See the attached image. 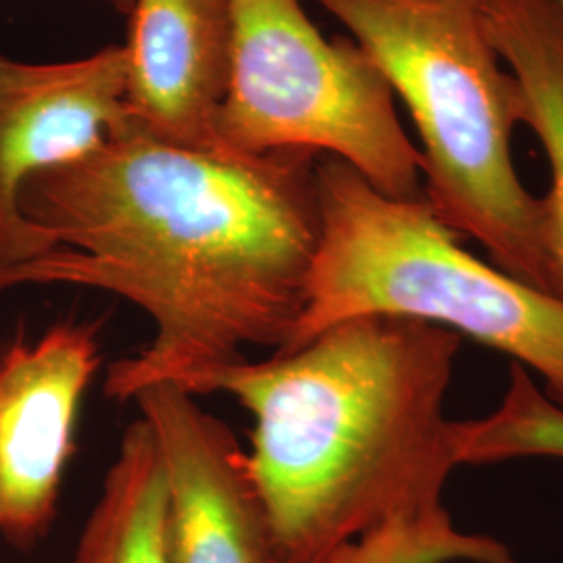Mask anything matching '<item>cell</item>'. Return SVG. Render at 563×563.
<instances>
[{"label":"cell","mask_w":563,"mask_h":563,"mask_svg":"<svg viewBox=\"0 0 563 563\" xmlns=\"http://www.w3.org/2000/svg\"><path fill=\"white\" fill-rule=\"evenodd\" d=\"M318 157L190 148L125 118L88 157L21 186V216L53 249L0 267V290L71 284L136 305L153 341L111 363L104 395H195L244 349L280 351L299 322L320 236Z\"/></svg>","instance_id":"6da1fadb"},{"label":"cell","mask_w":563,"mask_h":563,"mask_svg":"<svg viewBox=\"0 0 563 563\" xmlns=\"http://www.w3.org/2000/svg\"><path fill=\"white\" fill-rule=\"evenodd\" d=\"M125 95L123 44L57 63L0 55V242L7 265L53 249L42 230L21 216V186L44 169L101 148L128 118Z\"/></svg>","instance_id":"8992f818"},{"label":"cell","mask_w":563,"mask_h":563,"mask_svg":"<svg viewBox=\"0 0 563 563\" xmlns=\"http://www.w3.org/2000/svg\"><path fill=\"white\" fill-rule=\"evenodd\" d=\"M484 32L516 81L520 123L551 167L543 239L555 297L563 299V13L553 0H478Z\"/></svg>","instance_id":"30bf717a"},{"label":"cell","mask_w":563,"mask_h":563,"mask_svg":"<svg viewBox=\"0 0 563 563\" xmlns=\"http://www.w3.org/2000/svg\"><path fill=\"white\" fill-rule=\"evenodd\" d=\"M120 13H123V15H128L130 13V9H132V2L134 0H109Z\"/></svg>","instance_id":"5bb4252c"},{"label":"cell","mask_w":563,"mask_h":563,"mask_svg":"<svg viewBox=\"0 0 563 563\" xmlns=\"http://www.w3.org/2000/svg\"><path fill=\"white\" fill-rule=\"evenodd\" d=\"M123 44L128 120L151 136L220 148L232 51L230 0H134Z\"/></svg>","instance_id":"9c48e42d"},{"label":"cell","mask_w":563,"mask_h":563,"mask_svg":"<svg viewBox=\"0 0 563 563\" xmlns=\"http://www.w3.org/2000/svg\"><path fill=\"white\" fill-rule=\"evenodd\" d=\"M514 563L504 544L460 532L446 509L386 523L342 547L328 563Z\"/></svg>","instance_id":"4fadbf2b"},{"label":"cell","mask_w":563,"mask_h":563,"mask_svg":"<svg viewBox=\"0 0 563 563\" xmlns=\"http://www.w3.org/2000/svg\"><path fill=\"white\" fill-rule=\"evenodd\" d=\"M7 265V255H4V249H2V242H0V267Z\"/></svg>","instance_id":"9a60e30c"},{"label":"cell","mask_w":563,"mask_h":563,"mask_svg":"<svg viewBox=\"0 0 563 563\" xmlns=\"http://www.w3.org/2000/svg\"><path fill=\"white\" fill-rule=\"evenodd\" d=\"M320 236L301 318L276 353L334 323L390 316L439 325L534 369L563 411V299L486 265L420 197H390L351 165L316 162Z\"/></svg>","instance_id":"277c9868"},{"label":"cell","mask_w":563,"mask_h":563,"mask_svg":"<svg viewBox=\"0 0 563 563\" xmlns=\"http://www.w3.org/2000/svg\"><path fill=\"white\" fill-rule=\"evenodd\" d=\"M99 367L92 323H55L0 353V534L20 549L55 520L81 397Z\"/></svg>","instance_id":"52a82bcc"},{"label":"cell","mask_w":563,"mask_h":563,"mask_svg":"<svg viewBox=\"0 0 563 563\" xmlns=\"http://www.w3.org/2000/svg\"><path fill=\"white\" fill-rule=\"evenodd\" d=\"M460 463H490L514 457L563 460V411L547 399L522 365L514 363L504 401L483 420L457 422Z\"/></svg>","instance_id":"7c38bea8"},{"label":"cell","mask_w":563,"mask_h":563,"mask_svg":"<svg viewBox=\"0 0 563 563\" xmlns=\"http://www.w3.org/2000/svg\"><path fill=\"white\" fill-rule=\"evenodd\" d=\"M167 481L159 444L144 418L130 423L71 563H172Z\"/></svg>","instance_id":"8fae6325"},{"label":"cell","mask_w":563,"mask_h":563,"mask_svg":"<svg viewBox=\"0 0 563 563\" xmlns=\"http://www.w3.org/2000/svg\"><path fill=\"white\" fill-rule=\"evenodd\" d=\"M132 401L162 453L172 563H280L246 451L232 428L172 384L151 386Z\"/></svg>","instance_id":"ba28073f"},{"label":"cell","mask_w":563,"mask_h":563,"mask_svg":"<svg viewBox=\"0 0 563 563\" xmlns=\"http://www.w3.org/2000/svg\"><path fill=\"white\" fill-rule=\"evenodd\" d=\"M462 339L365 316L295 351L244 357L197 384L253 416L251 476L280 563H328L386 523L443 507L457 460L444 397Z\"/></svg>","instance_id":"7a4b0ae2"},{"label":"cell","mask_w":563,"mask_h":563,"mask_svg":"<svg viewBox=\"0 0 563 563\" xmlns=\"http://www.w3.org/2000/svg\"><path fill=\"white\" fill-rule=\"evenodd\" d=\"M218 141L242 155H330L390 197L422 195V155L395 95L351 38L328 41L302 0H230Z\"/></svg>","instance_id":"5b68a950"},{"label":"cell","mask_w":563,"mask_h":563,"mask_svg":"<svg viewBox=\"0 0 563 563\" xmlns=\"http://www.w3.org/2000/svg\"><path fill=\"white\" fill-rule=\"evenodd\" d=\"M344 25L405 104L420 139L423 199L493 263L553 292L543 205L511 155L516 81L484 32L478 0H311Z\"/></svg>","instance_id":"3957f363"},{"label":"cell","mask_w":563,"mask_h":563,"mask_svg":"<svg viewBox=\"0 0 563 563\" xmlns=\"http://www.w3.org/2000/svg\"><path fill=\"white\" fill-rule=\"evenodd\" d=\"M553 2H555V4H558V7H560V11H562V13H563V0H553Z\"/></svg>","instance_id":"2e32d148"}]
</instances>
